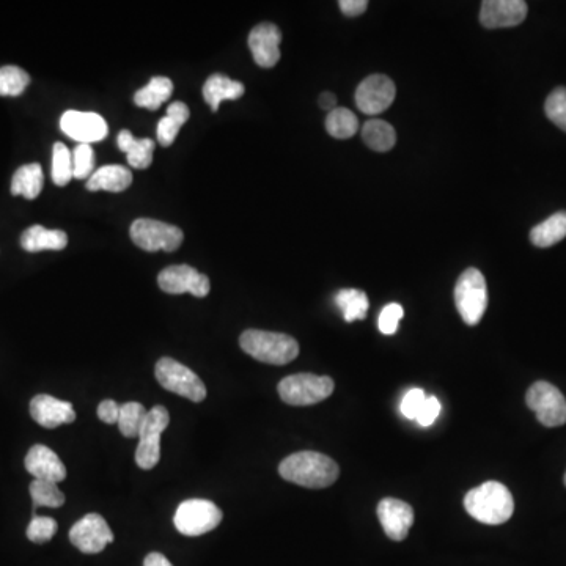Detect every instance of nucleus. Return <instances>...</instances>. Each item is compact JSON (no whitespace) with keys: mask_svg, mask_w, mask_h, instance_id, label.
Returning a JSON list of instances; mask_svg holds the SVG:
<instances>
[{"mask_svg":"<svg viewBox=\"0 0 566 566\" xmlns=\"http://www.w3.org/2000/svg\"><path fill=\"white\" fill-rule=\"evenodd\" d=\"M283 480L310 489H323L334 485L340 475L339 466L329 456L318 452H298L280 463Z\"/></svg>","mask_w":566,"mask_h":566,"instance_id":"nucleus-1","label":"nucleus"},{"mask_svg":"<svg viewBox=\"0 0 566 566\" xmlns=\"http://www.w3.org/2000/svg\"><path fill=\"white\" fill-rule=\"evenodd\" d=\"M464 508L478 522L499 526L513 516L515 500L507 486L499 482H486L466 494Z\"/></svg>","mask_w":566,"mask_h":566,"instance_id":"nucleus-2","label":"nucleus"},{"mask_svg":"<svg viewBox=\"0 0 566 566\" xmlns=\"http://www.w3.org/2000/svg\"><path fill=\"white\" fill-rule=\"evenodd\" d=\"M244 353L258 362L271 365H287L299 354V343L293 337L280 332L249 329L239 337Z\"/></svg>","mask_w":566,"mask_h":566,"instance_id":"nucleus-3","label":"nucleus"},{"mask_svg":"<svg viewBox=\"0 0 566 566\" xmlns=\"http://www.w3.org/2000/svg\"><path fill=\"white\" fill-rule=\"evenodd\" d=\"M456 309L464 323L475 326L480 323L488 307V288L485 276L475 268L466 269L456 282Z\"/></svg>","mask_w":566,"mask_h":566,"instance_id":"nucleus-4","label":"nucleus"},{"mask_svg":"<svg viewBox=\"0 0 566 566\" xmlns=\"http://www.w3.org/2000/svg\"><path fill=\"white\" fill-rule=\"evenodd\" d=\"M334 392V381L329 376H317L312 373H298L287 376L279 384V395L287 405H317Z\"/></svg>","mask_w":566,"mask_h":566,"instance_id":"nucleus-5","label":"nucleus"},{"mask_svg":"<svg viewBox=\"0 0 566 566\" xmlns=\"http://www.w3.org/2000/svg\"><path fill=\"white\" fill-rule=\"evenodd\" d=\"M222 522L221 508L206 499H189L181 502L175 511L173 524L186 537H200L217 529Z\"/></svg>","mask_w":566,"mask_h":566,"instance_id":"nucleus-6","label":"nucleus"},{"mask_svg":"<svg viewBox=\"0 0 566 566\" xmlns=\"http://www.w3.org/2000/svg\"><path fill=\"white\" fill-rule=\"evenodd\" d=\"M155 375L158 383L173 394L188 398L194 403H200L206 398V387L202 379L195 375L191 368L180 364L175 359H170V357L159 359Z\"/></svg>","mask_w":566,"mask_h":566,"instance_id":"nucleus-7","label":"nucleus"},{"mask_svg":"<svg viewBox=\"0 0 566 566\" xmlns=\"http://www.w3.org/2000/svg\"><path fill=\"white\" fill-rule=\"evenodd\" d=\"M129 235L137 247L147 252H175L184 239L180 227L155 219H136L129 228Z\"/></svg>","mask_w":566,"mask_h":566,"instance_id":"nucleus-8","label":"nucleus"},{"mask_svg":"<svg viewBox=\"0 0 566 566\" xmlns=\"http://www.w3.org/2000/svg\"><path fill=\"white\" fill-rule=\"evenodd\" d=\"M169 423V411L164 406H155L147 412L136 450V463L140 469L150 471L161 460V436Z\"/></svg>","mask_w":566,"mask_h":566,"instance_id":"nucleus-9","label":"nucleus"},{"mask_svg":"<svg viewBox=\"0 0 566 566\" xmlns=\"http://www.w3.org/2000/svg\"><path fill=\"white\" fill-rule=\"evenodd\" d=\"M526 403L544 427H562L566 423V398L557 387L538 381L527 390Z\"/></svg>","mask_w":566,"mask_h":566,"instance_id":"nucleus-10","label":"nucleus"},{"mask_svg":"<svg viewBox=\"0 0 566 566\" xmlns=\"http://www.w3.org/2000/svg\"><path fill=\"white\" fill-rule=\"evenodd\" d=\"M158 285L169 295L191 293L195 298H205L211 290L208 276L189 265H175L162 269L159 272Z\"/></svg>","mask_w":566,"mask_h":566,"instance_id":"nucleus-11","label":"nucleus"},{"mask_svg":"<svg viewBox=\"0 0 566 566\" xmlns=\"http://www.w3.org/2000/svg\"><path fill=\"white\" fill-rule=\"evenodd\" d=\"M70 540L84 554H100L114 541V533L103 516L89 513L71 527Z\"/></svg>","mask_w":566,"mask_h":566,"instance_id":"nucleus-12","label":"nucleus"},{"mask_svg":"<svg viewBox=\"0 0 566 566\" xmlns=\"http://www.w3.org/2000/svg\"><path fill=\"white\" fill-rule=\"evenodd\" d=\"M395 95L397 89L392 79L384 74H372L359 84L354 98L359 111L367 115H378L392 106Z\"/></svg>","mask_w":566,"mask_h":566,"instance_id":"nucleus-13","label":"nucleus"},{"mask_svg":"<svg viewBox=\"0 0 566 566\" xmlns=\"http://www.w3.org/2000/svg\"><path fill=\"white\" fill-rule=\"evenodd\" d=\"M60 128L79 144H95L109 134L106 120L95 112L67 111L60 118Z\"/></svg>","mask_w":566,"mask_h":566,"instance_id":"nucleus-14","label":"nucleus"},{"mask_svg":"<svg viewBox=\"0 0 566 566\" xmlns=\"http://www.w3.org/2000/svg\"><path fill=\"white\" fill-rule=\"evenodd\" d=\"M526 16L524 0H485L480 10V23L486 29H505L524 23Z\"/></svg>","mask_w":566,"mask_h":566,"instance_id":"nucleus-15","label":"nucleus"},{"mask_svg":"<svg viewBox=\"0 0 566 566\" xmlns=\"http://www.w3.org/2000/svg\"><path fill=\"white\" fill-rule=\"evenodd\" d=\"M378 518L387 537L394 541H403L408 537L414 524V510L403 500L387 497L378 505Z\"/></svg>","mask_w":566,"mask_h":566,"instance_id":"nucleus-16","label":"nucleus"},{"mask_svg":"<svg viewBox=\"0 0 566 566\" xmlns=\"http://www.w3.org/2000/svg\"><path fill=\"white\" fill-rule=\"evenodd\" d=\"M282 32L272 23H261L249 34V49L255 63L261 68L276 67L280 60Z\"/></svg>","mask_w":566,"mask_h":566,"instance_id":"nucleus-17","label":"nucleus"},{"mask_svg":"<svg viewBox=\"0 0 566 566\" xmlns=\"http://www.w3.org/2000/svg\"><path fill=\"white\" fill-rule=\"evenodd\" d=\"M30 416L41 427L52 428L68 425L76 420V411L68 401L59 400L51 395H37L30 401Z\"/></svg>","mask_w":566,"mask_h":566,"instance_id":"nucleus-18","label":"nucleus"},{"mask_svg":"<svg viewBox=\"0 0 566 566\" xmlns=\"http://www.w3.org/2000/svg\"><path fill=\"white\" fill-rule=\"evenodd\" d=\"M24 464L27 472L35 480H46L59 485L67 478V467L62 463L59 455L46 445H34L27 453Z\"/></svg>","mask_w":566,"mask_h":566,"instance_id":"nucleus-19","label":"nucleus"},{"mask_svg":"<svg viewBox=\"0 0 566 566\" xmlns=\"http://www.w3.org/2000/svg\"><path fill=\"white\" fill-rule=\"evenodd\" d=\"M246 92V87L239 81H233L225 74L214 73L203 85V100L211 107V111H219L222 101L239 100Z\"/></svg>","mask_w":566,"mask_h":566,"instance_id":"nucleus-20","label":"nucleus"},{"mask_svg":"<svg viewBox=\"0 0 566 566\" xmlns=\"http://www.w3.org/2000/svg\"><path fill=\"white\" fill-rule=\"evenodd\" d=\"M118 148L128 155V164L133 169H148L153 162L155 142L151 139H136L131 131L123 129L117 137Z\"/></svg>","mask_w":566,"mask_h":566,"instance_id":"nucleus-21","label":"nucleus"},{"mask_svg":"<svg viewBox=\"0 0 566 566\" xmlns=\"http://www.w3.org/2000/svg\"><path fill=\"white\" fill-rule=\"evenodd\" d=\"M133 183V173L123 166H104L95 170L87 180V189L92 192H123Z\"/></svg>","mask_w":566,"mask_h":566,"instance_id":"nucleus-22","label":"nucleus"},{"mask_svg":"<svg viewBox=\"0 0 566 566\" xmlns=\"http://www.w3.org/2000/svg\"><path fill=\"white\" fill-rule=\"evenodd\" d=\"M68 235L62 230H49L43 225H34L27 228L21 236V246L27 252H41V250H63L67 247Z\"/></svg>","mask_w":566,"mask_h":566,"instance_id":"nucleus-23","label":"nucleus"},{"mask_svg":"<svg viewBox=\"0 0 566 566\" xmlns=\"http://www.w3.org/2000/svg\"><path fill=\"white\" fill-rule=\"evenodd\" d=\"M565 238L566 211L552 214L546 221L541 222L537 227H533L532 232H530V241H532L533 246L541 247V249L554 246Z\"/></svg>","mask_w":566,"mask_h":566,"instance_id":"nucleus-24","label":"nucleus"},{"mask_svg":"<svg viewBox=\"0 0 566 566\" xmlns=\"http://www.w3.org/2000/svg\"><path fill=\"white\" fill-rule=\"evenodd\" d=\"M189 107L181 101H175L167 109L166 117L161 118L158 123V142L162 147H170L177 139L181 126L186 125L189 120Z\"/></svg>","mask_w":566,"mask_h":566,"instance_id":"nucleus-25","label":"nucleus"},{"mask_svg":"<svg viewBox=\"0 0 566 566\" xmlns=\"http://www.w3.org/2000/svg\"><path fill=\"white\" fill-rule=\"evenodd\" d=\"M45 184V175L40 164H27V166L19 167L13 175L12 194L23 195L26 199L34 200L40 195L41 189Z\"/></svg>","mask_w":566,"mask_h":566,"instance_id":"nucleus-26","label":"nucleus"},{"mask_svg":"<svg viewBox=\"0 0 566 566\" xmlns=\"http://www.w3.org/2000/svg\"><path fill=\"white\" fill-rule=\"evenodd\" d=\"M173 93V82L164 76L151 79L144 89L137 90L134 103L148 111H158L162 104L169 100Z\"/></svg>","mask_w":566,"mask_h":566,"instance_id":"nucleus-27","label":"nucleus"},{"mask_svg":"<svg viewBox=\"0 0 566 566\" xmlns=\"http://www.w3.org/2000/svg\"><path fill=\"white\" fill-rule=\"evenodd\" d=\"M362 139L372 150L384 153L397 144V133L394 126L384 120H368L362 128Z\"/></svg>","mask_w":566,"mask_h":566,"instance_id":"nucleus-28","label":"nucleus"},{"mask_svg":"<svg viewBox=\"0 0 566 566\" xmlns=\"http://www.w3.org/2000/svg\"><path fill=\"white\" fill-rule=\"evenodd\" d=\"M335 304L342 312L346 323L353 321L365 320L368 313V296L364 291L356 290V288H346L339 291L335 296Z\"/></svg>","mask_w":566,"mask_h":566,"instance_id":"nucleus-29","label":"nucleus"},{"mask_svg":"<svg viewBox=\"0 0 566 566\" xmlns=\"http://www.w3.org/2000/svg\"><path fill=\"white\" fill-rule=\"evenodd\" d=\"M326 129L335 139H350L359 129V120L350 109L335 107L326 117Z\"/></svg>","mask_w":566,"mask_h":566,"instance_id":"nucleus-30","label":"nucleus"},{"mask_svg":"<svg viewBox=\"0 0 566 566\" xmlns=\"http://www.w3.org/2000/svg\"><path fill=\"white\" fill-rule=\"evenodd\" d=\"M147 409L137 401H129L120 406V417H118V428L125 438H139L140 430L147 417Z\"/></svg>","mask_w":566,"mask_h":566,"instance_id":"nucleus-31","label":"nucleus"},{"mask_svg":"<svg viewBox=\"0 0 566 566\" xmlns=\"http://www.w3.org/2000/svg\"><path fill=\"white\" fill-rule=\"evenodd\" d=\"M73 178V151L57 142L52 150V181L57 186H67Z\"/></svg>","mask_w":566,"mask_h":566,"instance_id":"nucleus-32","label":"nucleus"},{"mask_svg":"<svg viewBox=\"0 0 566 566\" xmlns=\"http://www.w3.org/2000/svg\"><path fill=\"white\" fill-rule=\"evenodd\" d=\"M30 496L34 499L35 507L59 508L65 504V494L57 483L46 480H34L30 483Z\"/></svg>","mask_w":566,"mask_h":566,"instance_id":"nucleus-33","label":"nucleus"},{"mask_svg":"<svg viewBox=\"0 0 566 566\" xmlns=\"http://www.w3.org/2000/svg\"><path fill=\"white\" fill-rule=\"evenodd\" d=\"M29 82V74L23 68L13 65L0 68V96H19L27 89Z\"/></svg>","mask_w":566,"mask_h":566,"instance_id":"nucleus-34","label":"nucleus"},{"mask_svg":"<svg viewBox=\"0 0 566 566\" xmlns=\"http://www.w3.org/2000/svg\"><path fill=\"white\" fill-rule=\"evenodd\" d=\"M544 112L557 128L566 133V87L552 90L544 104Z\"/></svg>","mask_w":566,"mask_h":566,"instance_id":"nucleus-35","label":"nucleus"},{"mask_svg":"<svg viewBox=\"0 0 566 566\" xmlns=\"http://www.w3.org/2000/svg\"><path fill=\"white\" fill-rule=\"evenodd\" d=\"M73 173L78 180H89L95 173V153L92 145L79 144L73 151Z\"/></svg>","mask_w":566,"mask_h":566,"instance_id":"nucleus-36","label":"nucleus"},{"mask_svg":"<svg viewBox=\"0 0 566 566\" xmlns=\"http://www.w3.org/2000/svg\"><path fill=\"white\" fill-rule=\"evenodd\" d=\"M56 519L48 518V516H34L27 527V538L32 543L43 544L52 540L57 532Z\"/></svg>","mask_w":566,"mask_h":566,"instance_id":"nucleus-37","label":"nucleus"},{"mask_svg":"<svg viewBox=\"0 0 566 566\" xmlns=\"http://www.w3.org/2000/svg\"><path fill=\"white\" fill-rule=\"evenodd\" d=\"M405 317V310L400 304H387L378 318V328L381 334L394 335L398 331L401 318Z\"/></svg>","mask_w":566,"mask_h":566,"instance_id":"nucleus-38","label":"nucleus"},{"mask_svg":"<svg viewBox=\"0 0 566 566\" xmlns=\"http://www.w3.org/2000/svg\"><path fill=\"white\" fill-rule=\"evenodd\" d=\"M427 400V394L422 389H411L401 401V414L409 420H416L423 401Z\"/></svg>","mask_w":566,"mask_h":566,"instance_id":"nucleus-39","label":"nucleus"},{"mask_svg":"<svg viewBox=\"0 0 566 566\" xmlns=\"http://www.w3.org/2000/svg\"><path fill=\"white\" fill-rule=\"evenodd\" d=\"M441 403H439L438 398L434 395H430L427 400L423 401L422 408H420L419 414H417L416 422L419 423L420 427H431L436 419L441 416Z\"/></svg>","mask_w":566,"mask_h":566,"instance_id":"nucleus-40","label":"nucleus"},{"mask_svg":"<svg viewBox=\"0 0 566 566\" xmlns=\"http://www.w3.org/2000/svg\"><path fill=\"white\" fill-rule=\"evenodd\" d=\"M96 414L107 425H114L118 423V417H120V405H117L114 400L101 401Z\"/></svg>","mask_w":566,"mask_h":566,"instance_id":"nucleus-41","label":"nucleus"},{"mask_svg":"<svg viewBox=\"0 0 566 566\" xmlns=\"http://www.w3.org/2000/svg\"><path fill=\"white\" fill-rule=\"evenodd\" d=\"M339 7L343 15L348 18H356L367 12L368 2L367 0H340Z\"/></svg>","mask_w":566,"mask_h":566,"instance_id":"nucleus-42","label":"nucleus"},{"mask_svg":"<svg viewBox=\"0 0 566 566\" xmlns=\"http://www.w3.org/2000/svg\"><path fill=\"white\" fill-rule=\"evenodd\" d=\"M144 566H173L169 562L166 555L159 554V552H151L145 557Z\"/></svg>","mask_w":566,"mask_h":566,"instance_id":"nucleus-43","label":"nucleus"},{"mask_svg":"<svg viewBox=\"0 0 566 566\" xmlns=\"http://www.w3.org/2000/svg\"><path fill=\"white\" fill-rule=\"evenodd\" d=\"M318 104H320L321 109H324V111H334L335 107H337V98H335L334 93H323V95L320 96V101H318Z\"/></svg>","mask_w":566,"mask_h":566,"instance_id":"nucleus-44","label":"nucleus"},{"mask_svg":"<svg viewBox=\"0 0 566 566\" xmlns=\"http://www.w3.org/2000/svg\"><path fill=\"white\" fill-rule=\"evenodd\" d=\"M565 485H566V474H565Z\"/></svg>","mask_w":566,"mask_h":566,"instance_id":"nucleus-45","label":"nucleus"}]
</instances>
